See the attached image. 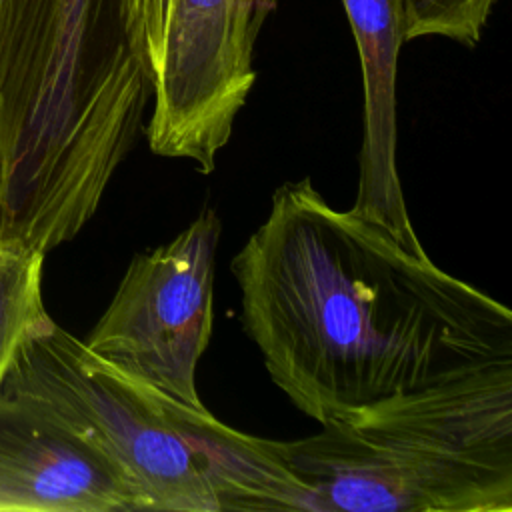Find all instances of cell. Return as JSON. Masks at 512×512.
<instances>
[{"label": "cell", "instance_id": "obj_1", "mask_svg": "<svg viewBox=\"0 0 512 512\" xmlns=\"http://www.w3.org/2000/svg\"><path fill=\"white\" fill-rule=\"evenodd\" d=\"M240 320L266 372L320 426L398 392L512 364V312L338 210L310 178L284 182L230 262Z\"/></svg>", "mask_w": 512, "mask_h": 512}, {"label": "cell", "instance_id": "obj_2", "mask_svg": "<svg viewBox=\"0 0 512 512\" xmlns=\"http://www.w3.org/2000/svg\"><path fill=\"white\" fill-rule=\"evenodd\" d=\"M150 102L132 0H0V248L72 240Z\"/></svg>", "mask_w": 512, "mask_h": 512}, {"label": "cell", "instance_id": "obj_3", "mask_svg": "<svg viewBox=\"0 0 512 512\" xmlns=\"http://www.w3.org/2000/svg\"><path fill=\"white\" fill-rule=\"evenodd\" d=\"M270 448L310 512H510L512 364L392 394Z\"/></svg>", "mask_w": 512, "mask_h": 512}, {"label": "cell", "instance_id": "obj_4", "mask_svg": "<svg viewBox=\"0 0 512 512\" xmlns=\"http://www.w3.org/2000/svg\"><path fill=\"white\" fill-rule=\"evenodd\" d=\"M2 394L48 406L130 482L140 510L220 512L184 432L186 406L124 374L44 314L20 342Z\"/></svg>", "mask_w": 512, "mask_h": 512}, {"label": "cell", "instance_id": "obj_5", "mask_svg": "<svg viewBox=\"0 0 512 512\" xmlns=\"http://www.w3.org/2000/svg\"><path fill=\"white\" fill-rule=\"evenodd\" d=\"M220 218L204 208L170 242L136 254L84 344L152 390L206 408L196 366L212 336Z\"/></svg>", "mask_w": 512, "mask_h": 512}, {"label": "cell", "instance_id": "obj_6", "mask_svg": "<svg viewBox=\"0 0 512 512\" xmlns=\"http://www.w3.org/2000/svg\"><path fill=\"white\" fill-rule=\"evenodd\" d=\"M250 0H170L162 60L144 126L150 150L216 168L256 82Z\"/></svg>", "mask_w": 512, "mask_h": 512}, {"label": "cell", "instance_id": "obj_7", "mask_svg": "<svg viewBox=\"0 0 512 512\" xmlns=\"http://www.w3.org/2000/svg\"><path fill=\"white\" fill-rule=\"evenodd\" d=\"M0 512H140L124 474L42 402L0 392Z\"/></svg>", "mask_w": 512, "mask_h": 512}, {"label": "cell", "instance_id": "obj_8", "mask_svg": "<svg viewBox=\"0 0 512 512\" xmlns=\"http://www.w3.org/2000/svg\"><path fill=\"white\" fill-rule=\"evenodd\" d=\"M362 68L364 132L352 210L412 252H424L396 168V68L404 38L402 0H342Z\"/></svg>", "mask_w": 512, "mask_h": 512}, {"label": "cell", "instance_id": "obj_9", "mask_svg": "<svg viewBox=\"0 0 512 512\" xmlns=\"http://www.w3.org/2000/svg\"><path fill=\"white\" fill-rule=\"evenodd\" d=\"M44 256L0 248V386L20 342L48 314L42 300Z\"/></svg>", "mask_w": 512, "mask_h": 512}, {"label": "cell", "instance_id": "obj_10", "mask_svg": "<svg viewBox=\"0 0 512 512\" xmlns=\"http://www.w3.org/2000/svg\"><path fill=\"white\" fill-rule=\"evenodd\" d=\"M498 0H402L404 38L444 36L474 46Z\"/></svg>", "mask_w": 512, "mask_h": 512}, {"label": "cell", "instance_id": "obj_11", "mask_svg": "<svg viewBox=\"0 0 512 512\" xmlns=\"http://www.w3.org/2000/svg\"><path fill=\"white\" fill-rule=\"evenodd\" d=\"M132 4L138 42L150 72V80H154L164 52L170 0H132Z\"/></svg>", "mask_w": 512, "mask_h": 512}, {"label": "cell", "instance_id": "obj_12", "mask_svg": "<svg viewBox=\"0 0 512 512\" xmlns=\"http://www.w3.org/2000/svg\"><path fill=\"white\" fill-rule=\"evenodd\" d=\"M278 0H250V6H252V22H254V28L260 32V26L264 24L266 16L276 8Z\"/></svg>", "mask_w": 512, "mask_h": 512}]
</instances>
